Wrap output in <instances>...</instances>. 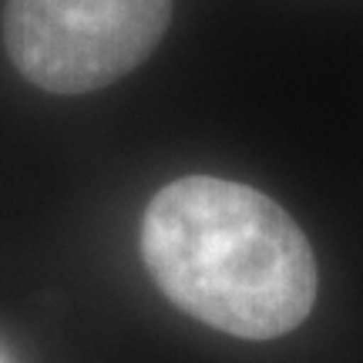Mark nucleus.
<instances>
[{
	"label": "nucleus",
	"instance_id": "f257e3e1",
	"mask_svg": "<svg viewBox=\"0 0 363 363\" xmlns=\"http://www.w3.org/2000/svg\"><path fill=\"white\" fill-rule=\"evenodd\" d=\"M142 259L179 310L229 337H283L316 303L303 229L242 182L189 175L165 185L142 219Z\"/></svg>",
	"mask_w": 363,
	"mask_h": 363
},
{
	"label": "nucleus",
	"instance_id": "f03ea898",
	"mask_svg": "<svg viewBox=\"0 0 363 363\" xmlns=\"http://www.w3.org/2000/svg\"><path fill=\"white\" fill-rule=\"evenodd\" d=\"M172 0H7L4 44L13 67L51 94H88L155 51Z\"/></svg>",
	"mask_w": 363,
	"mask_h": 363
},
{
	"label": "nucleus",
	"instance_id": "7ed1b4c3",
	"mask_svg": "<svg viewBox=\"0 0 363 363\" xmlns=\"http://www.w3.org/2000/svg\"><path fill=\"white\" fill-rule=\"evenodd\" d=\"M0 363H4V360H0Z\"/></svg>",
	"mask_w": 363,
	"mask_h": 363
}]
</instances>
